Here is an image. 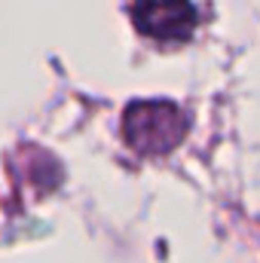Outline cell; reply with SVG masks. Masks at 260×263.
<instances>
[{
	"label": "cell",
	"mask_w": 260,
	"mask_h": 263,
	"mask_svg": "<svg viewBox=\"0 0 260 263\" xmlns=\"http://www.w3.org/2000/svg\"><path fill=\"white\" fill-rule=\"evenodd\" d=\"M187 129L181 110L169 101H138L126 110L123 132L138 153H165Z\"/></svg>",
	"instance_id": "1"
},
{
	"label": "cell",
	"mask_w": 260,
	"mask_h": 263,
	"mask_svg": "<svg viewBox=\"0 0 260 263\" xmlns=\"http://www.w3.org/2000/svg\"><path fill=\"white\" fill-rule=\"evenodd\" d=\"M135 22L159 40H181L193 31L196 12L190 0H135Z\"/></svg>",
	"instance_id": "2"
}]
</instances>
